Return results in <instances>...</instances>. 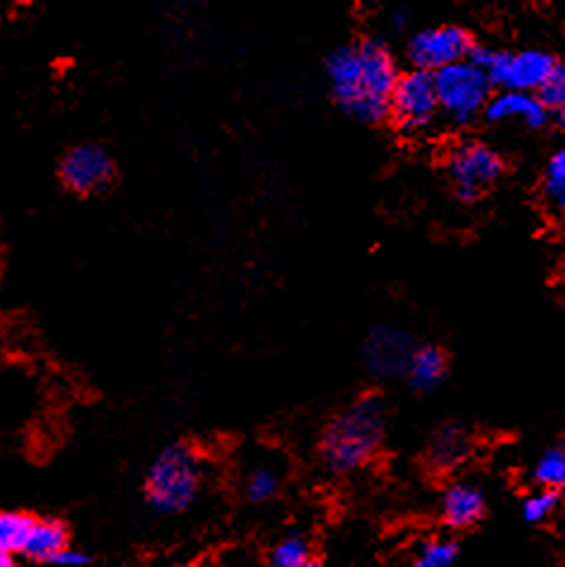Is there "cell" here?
I'll use <instances>...</instances> for the list:
<instances>
[{"label": "cell", "instance_id": "obj_1", "mask_svg": "<svg viewBox=\"0 0 565 567\" xmlns=\"http://www.w3.org/2000/svg\"><path fill=\"white\" fill-rule=\"evenodd\" d=\"M397 76V58L382 39L341 45L327 60V79L335 101L343 113L366 124L389 117V99Z\"/></svg>", "mask_w": 565, "mask_h": 567}, {"label": "cell", "instance_id": "obj_2", "mask_svg": "<svg viewBox=\"0 0 565 567\" xmlns=\"http://www.w3.org/2000/svg\"><path fill=\"white\" fill-rule=\"evenodd\" d=\"M389 432V403L380 393H366L327 424L318 441V463L329 477H349L370 465Z\"/></svg>", "mask_w": 565, "mask_h": 567}, {"label": "cell", "instance_id": "obj_3", "mask_svg": "<svg viewBox=\"0 0 565 567\" xmlns=\"http://www.w3.org/2000/svg\"><path fill=\"white\" fill-rule=\"evenodd\" d=\"M203 482H206L203 455L188 444H172L155 455L148 467V506L161 515H179L194 506Z\"/></svg>", "mask_w": 565, "mask_h": 567}, {"label": "cell", "instance_id": "obj_4", "mask_svg": "<svg viewBox=\"0 0 565 567\" xmlns=\"http://www.w3.org/2000/svg\"><path fill=\"white\" fill-rule=\"evenodd\" d=\"M439 115H444L453 127H468L477 117L492 96V82L475 62L459 60L432 72Z\"/></svg>", "mask_w": 565, "mask_h": 567}, {"label": "cell", "instance_id": "obj_5", "mask_svg": "<svg viewBox=\"0 0 565 567\" xmlns=\"http://www.w3.org/2000/svg\"><path fill=\"white\" fill-rule=\"evenodd\" d=\"M468 60L475 62L490 76L492 86L499 89H515V91H527L535 93L544 79L552 74L558 65V60L537 49H527L521 53H508V51H496L490 45H477L468 53Z\"/></svg>", "mask_w": 565, "mask_h": 567}, {"label": "cell", "instance_id": "obj_6", "mask_svg": "<svg viewBox=\"0 0 565 567\" xmlns=\"http://www.w3.org/2000/svg\"><path fill=\"white\" fill-rule=\"evenodd\" d=\"M389 117L405 136L428 134L439 120V103L434 91V76L428 70L399 72L391 89Z\"/></svg>", "mask_w": 565, "mask_h": 567}, {"label": "cell", "instance_id": "obj_7", "mask_svg": "<svg viewBox=\"0 0 565 567\" xmlns=\"http://www.w3.org/2000/svg\"><path fill=\"white\" fill-rule=\"evenodd\" d=\"M506 163L492 146L482 141H463L446 157V175L459 200L475 203L504 177Z\"/></svg>", "mask_w": 565, "mask_h": 567}, {"label": "cell", "instance_id": "obj_8", "mask_svg": "<svg viewBox=\"0 0 565 567\" xmlns=\"http://www.w3.org/2000/svg\"><path fill=\"white\" fill-rule=\"evenodd\" d=\"M117 167L113 155L99 144H82L68 151L60 163V179L76 196H96L113 186Z\"/></svg>", "mask_w": 565, "mask_h": 567}, {"label": "cell", "instance_id": "obj_9", "mask_svg": "<svg viewBox=\"0 0 565 567\" xmlns=\"http://www.w3.org/2000/svg\"><path fill=\"white\" fill-rule=\"evenodd\" d=\"M473 37H470L463 27L446 24L418 31V34L408 41L405 55L411 60L413 68L436 72L451 65V62L465 60L470 49H473Z\"/></svg>", "mask_w": 565, "mask_h": 567}, {"label": "cell", "instance_id": "obj_10", "mask_svg": "<svg viewBox=\"0 0 565 567\" xmlns=\"http://www.w3.org/2000/svg\"><path fill=\"white\" fill-rule=\"evenodd\" d=\"M415 349L413 339L399 327H374L363 346V360L377 380H397L405 374V365Z\"/></svg>", "mask_w": 565, "mask_h": 567}, {"label": "cell", "instance_id": "obj_11", "mask_svg": "<svg viewBox=\"0 0 565 567\" xmlns=\"http://www.w3.org/2000/svg\"><path fill=\"white\" fill-rule=\"evenodd\" d=\"M482 115L494 124L517 120L523 122L527 130H544L546 124L552 122V113L540 103L535 93L515 89H501L499 93H492L482 110Z\"/></svg>", "mask_w": 565, "mask_h": 567}, {"label": "cell", "instance_id": "obj_12", "mask_svg": "<svg viewBox=\"0 0 565 567\" xmlns=\"http://www.w3.org/2000/svg\"><path fill=\"white\" fill-rule=\"evenodd\" d=\"M486 513V496L475 482H453L442 494L439 515L449 529H468L477 525Z\"/></svg>", "mask_w": 565, "mask_h": 567}, {"label": "cell", "instance_id": "obj_13", "mask_svg": "<svg viewBox=\"0 0 565 567\" xmlns=\"http://www.w3.org/2000/svg\"><path fill=\"white\" fill-rule=\"evenodd\" d=\"M473 451V441H470L468 430L463 424H444L436 430L428 444V463L434 472H453L459 470Z\"/></svg>", "mask_w": 565, "mask_h": 567}, {"label": "cell", "instance_id": "obj_14", "mask_svg": "<svg viewBox=\"0 0 565 567\" xmlns=\"http://www.w3.org/2000/svg\"><path fill=\"white\" fill-rule=\"evenodd\" d=\"M449 360L439 346H415L405 365V377L415 391H434L446 380Z\"/></svg>", "mask_w": 565, "mask_h": 567}, {"label": "cell", "instance_id": "obj_15", "mask_svg": "<svg viewBox=\"0 0 565 567\" xmlns=\"http://www.w3.org/2000/svg\"><path fill=\"white\" fill-rule=\"evenodd\" d=\"M70 542L68 537V527L58 523V519H37L31 523L29 534L22 546V554L31 560L39 563H49L53 554H58L60 548H65Z\"/></svg>", "mask_w": 565, "mask_h": 567}, {"label": "cell", "instance_id": "obj_16", "mask_svg": "<svg viewBox=\"0 0 565 567\" xmlns=\"http://www.w3.org/2000/svg\"><path fill=\"white\" fill-rule=\"evenodd\" d=\"M316 563V550H312L304 534H289L270 554V565L275 567H310Z\"/></svg>", "mask_w": 565, "mask_h": 567}, {"label": "cell", "instance_id": "obj_17", "mask_svg": "<svg viewBox=\"0 0 565 567\" xmlns=\"http://www.w3.org/2000/svg\"><path fill=\"white\" fill-rule=\"evenodd\" d=\"M281 486L279 470L273 465H258L244 480V496L248 503H265L277 496Z\"/></svg>", "mask_w": 565, "mask_h": 567}, {"label": "cell", "instance_id": "obj_18", "mask_svg": "<svg viewBox=\"0 0 565 567\" xmlns=\"http://www.w3.org/2000/svg\"><path fill=\"white\" fill-rule=\"evenodd\" d=\"M544 200L554 213L565 208V151H556L544 169Z\"/></svg>", "mask_w": 565, "mask_h": 567}, {"label": "cell", "instance_id": "obj_19", "mask_svg": "<svg viewBox=\"0 0 565 567\" xmlns=\"http://www.w3.org/2000/svg\"><path fill=\"white\" fill-rule=\"evenodd\" d=\"M535 482L542 489H563L565 484V449L554 446L542 453V458L535 465Z\"/></svg>", "mask_w": 565, "mask_h": 567}, {"label": "cell", "instance_id": "obj_20", "mask_svg": "<svg viewBox=\"0 0 565 567\" xmlns=\"http://www.w3.org/2000/svg\"><path fill=\"white\" fill-rule=\"evenodd\" d=\"M31 523H34V517L24 513H0V548L12 556L22 554Z\"/></svg>", "mask_w": 565, "mask_h": 567}, {"label": "cell", "instance_id": "obj_21", "mask_svg": "<svg viewBox=\"0 0 565 567\" xmlns=\"http://www.w3.org/2000/svg\"><path fill=\"white\" fill-rule=\"evenodd\" d=\"M461 558V546L453 539H430L420 546L418 567H453Z\"/></svg>", "mask_w": 565, "mask_h": 567}, {"label": "cell", "instance_id": "obj_22", "mask_svg": "<svg viewBox=\"0 0 565 567\" xmlns=\"http://www.w3.org/2000/svg\"><path fill=\"white\" fill-rule=\"evenodd\" d=\"M540 103L552 113V117L563 124V110H565V70L563 65H556V70L544 79V84L535 91Z\"/></svg>", "mask_w": 565, "mask_h": 567}, {"label": "cell", "instance_id": "obj_23", "mask_svg": "<svg viewBox=\"0 0 565 567\" xmlns=\"http://www.w3.org/2000/svg\"><path fill=\"white\" fill-rule=\"evenodd\" d=\"M558 503H561V498H558L556 489H542L540 486V492L530 494L523 501V517L530 525H542L556 513Z\"/></svg>", "mask_w": 565, "mask_h": 567}, {"label": "cell", "instance_id": "obj_24", "mask_svg": "<svg viewBox=\"0 0 565 567\" xmlns=\"http://www.w3.org/2000/svg\"><path fill=\"white\" fill-rule=\"evenodd\" d=\"M49 563L51 565H86V563H91V558L86 554H82V550L70 548V544H68L65 548H60L58 554H53L49 558Z\"/></svg>", "mask_w": 565, "mask_h": 567}, {"label": "cell", "instance_id": "obj_25", "mask_svg": "<svg viewBox=\"0 0 565 567\" xmlns=\"http://www.w3.org/2000/svg\"><path fill=\"white\" fill-rule=\"evenodd\" d=\"M12 565H14L12 554H8V550L0 548V567H12Z\"/></svg>", "mask_w": 565, "mask_h": 567}, {"label": "cell", "instance_id": "obj_26", "mask_svg": "<svg viewBox=\"0 0 565 567\" xmlns=\"http://www.w3.org/2000/svg\"><path fill=\"white\" fill-rule=\"evenodd\" d=\"M405 27V18H403V14H397V29L401 31Z\"/></svg>", "mask_w": 565, "mask_h": 567}, {"label": "cell", "instance_id": "obj_27", "mask_svg": "<svg viewBox=\"0 0 565 567\" xmlns=\"http://www.w3.org/2000/svg\"><path fill=\"white\" fill-rule=\"evenodd\" d=\"M27 3H29V0H27Z\"/></svg>", "mask_w": 565, "mask_h": 567}]
</instances>
